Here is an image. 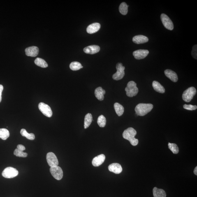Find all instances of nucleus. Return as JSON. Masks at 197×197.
Listing matches in <instances>:
<instances>
[{
	"label": "nucleus",
	"instance_id": "obj_1",
	"mask_svg": "<svg viewBox=\"0 0 197 197\" xmlns=\"http://www.w3.org/2000/svg\"><path fill=\"white\" fill-rule=\"evenodd\" d=\"M136 134V131L133 128H129L125 130L122 135L123 138L129 140L131 145L135 146L138 143V140L135 138Z\"/></svg>",
	"mask_w": 197,
	"mask_h": 197
},
{
	"label": "nucleus",
	"instance_id": "obj_2",
	"mask_svg": "<svg viewBox=\"0 0 197 197\" xmlns=\"http://www.w3.org/2000/svg\"><path fill=\"white\" fill-rule=\"evenodd\" d=\"M153 107L151 104L140 103L135 107V110L137 115L144 116L150 112Z\"/></svg>",
	"mask_w": 197,
	"mask_h": 197
},
{
	"label": "nucleus",
	"instance_id": "obj_3",
	"mask_svg": "<svg viewBox=\"0 0 197 197\" xmlns=\"http://www.w3.org/2000/svg\"><path fill=\"white\" fill-rule=\"evenodd\" d=\"M125 90L126 91L127 95L129 97H133L136 96L138 92L137 84L133 81L128 82Z\"/></svg>",
	"mask_w": 197,
	"mask_h": 197
},
{
	"label": "nucleus",
	"instance_id": "obj_4",
	"mask_svg": "<svg viewBox=\"0 0 197 197\" xmlns=\"http://www.w3.org/2000/svg\"><path fill=\"white\" fill-rule=\"evenodd\" d=\"M196 93V89L194 87H192L188 88L183 93L182 98L184 101L186 102H189L193 99Z\"/></svg>",
	"mask_w": 197,
	"mask_h": 197
},
{
	"label": "nucleus",
	"instance_id": "obj_5",
	"mask_svg": "<svg viewBox=\"0 0 197 197\" xmlns=\"http://www.w3.org/2000/svg\"><path fill=\"white\" fill-rule=\"evenodd\" d=\"M116 67L117 71L112 76V78L116 80L122 79L125 75V67L123 66L122 63H118L116 65Z\"/></svg>",
	"mask_w": 197,
	"mask_h": 197
},
{
	"label": "nucleus",
	"instance_id": "obj_6",
	"mask_svg": "<svg viewBox=\"0 0 197 197\" xmlns=\"http://www.w3.org/2000/svg\"><path fill=\"white\" fill-rule=\"evenodd\" d=\"M18 172L15 168L11 167H7L3 170L2 175L5 178H13L18 175Z\"/></svg>",
	"mask_w": 197,
	"mask_h": 197
},
{
	"label": "nucleus",
	"instance_id": "obj_7",
	"mask_svg": "<svg viewBox=\"0 0 197 197\" xmlns=\"http://www.w3.org/2000/svg\"><path fill=\"white\" fill-rule=\"evenodd\" d=\"M50 171L53 176L56 180H60L62 179L63 173L61 167L58 166L51 167Z\"/></svg>",
	"mask_w": 197,
	"mask_h": 197
},
{
	"label": "nucleus",
	"instance_id": "obj_8",
	"mask_svg": "<svg viewBox=\"0 0 197 197\" xmlns=\"http://www.w3.org/2000/svg\"><path fill=\"white\" fill-rule=\"evenodd\" d=\"M38 108L45 116L49 118L52 117L53 114L51 108L48 105L43 102L40 103L39 104Z\"/></svg>",
	"mask_w": 197,
	"mask_h": 197
},
{
	"label": "nucleus",
	"instance_id": "obj_9",
	"mask_svg": "<svg viewBox=\"0 0 197 197\" xmlns=\"http://www.w3.org/2000/svg\"><path fill=\"white\" fill-rule=\"evenodd\" d=\"M161 19L163 26L166 29L170 31L173 30L174 28L173 23L168 16L165 14H162Z\"/></svg>",
	"mask_w": 197,
	"mask_h": 197
},
{
	"label": "nucleus",
	"instance_id": "obj_10",
	"mask_svg": "<svg viewBox=\"0 0 197 197\" xmlns=\"http://www.w3.org/2000/svg\"><path fill=\"white\" fill-rule=\"evenodd\" d=\"M47 160L49 166L51 167L57 166L59 161L57 157L53 152H49L47 155Z\"/></svg>",
	"mask_w": 197,
	"mask_h": 197
},
{
	"label": "nucleus",
	"instance_id": "obj_11",
	"mask_svg": "<svg viewBox=\"0 0 197 197\" xmlns=\"http://www.w3.org/2000/svg\"><path fill=\"white\" fill-rule=\"evenodd\" d=\"M149 53V51L147 50L140 49L135 51L133 53V55L135 59L140 60L144 59Z\"/></svg>",
	"mask_w": 197,
	"mask_h": 197
},
{
	"label": "nucleus",
	"instance_id": "obj_12",
	"mask_svg": "<svg viewBox=\"0 0 197 197\" xmlns=\"http://www.w3.org/2000/svg\"><path fill=\"white\" fill-rule=\"evenodd\" d=\"M39 48L36 46L27 47L25 50L26 55L31 57H36L39 53Z\"/></svg>",
	"mask_w": 197,
	"mask_h": 197
},
{
	"label": "nucleus",
	"instance_id": "obj_13",
	"mask_svg": "<svg viewBox=\"0 0 197 197\" xmlns=\"http://www.w3.org/2000/svg\"><path fill=\"white\" fill-rule=\"evenodd\" d=\"M83 50L86 53L93 54L99 52L100 47L98 45H92L85 47Z\"/></svg>",
	"mask_w": 197,
	"mask_h": 197
},
{
	"label": "nucleus",
	"instance_id": "obj_14",
	"mask_svg": "<svg viewBox=\"0 0 197 197\" xmlns=\"http://www.w3.org/2000/svg\"><path fill=\"white\" fill-rule=\"evenodd\" d=\"M105 159L104 154H100L94 158L92 161V164L95 167L99 166L104 162Z\"/></svg>",
	"mask_w": 197,
	"mask_h": 197
},
{
	"label": "nucleus",
	"instance_id": "obj_15",
	"mask_svg": "<svg viewBox=\"0 0 197 197\" xmlns=\"http://www.w3.org/2000/svg\"><path fill=\"white\" fill-rule=\"evenodd\" d=\"M108 169L110 171L117 174L121 173L122 171V166L118 163H112L109 165Z\"/></svg>",
	"mask_w": 197,
	"mask_h": 197
},
{
	"label": "nucleus",
	"instance_id": "obj_16",
	"mask_svg": "<svg viewBox=\"0 0 197 197\" xmlns=\"http://www.w3.org/2000/svg\"><path fill=\"white\" fill-rule=\"evenodd\" d=\"M101 28V24L98 23H94L90 24L87 29V31L90 34H94L97 32Z\"/></svg>",
	"mask_w": 197,
	"mask_h": 197
},
{
	"label": "nucleus",
	"instance_id": "obj_17",
	"mask_svg": "<svg viewBox=\"0 0 197 197\" xmlns=\"http://www.w3.org/2000/svg\"><path fill=\"white\" fill-rule=\"evenodd\" d=\"M164 73L165 76L172 82H176L178 81V76L176 73L175 72L172 71L171 70L168 69L165 70Z\"/></svg>",
	"mask_w": 197,
	"mask_h": 197
},
{
	"label": "nucleus",
	"instance_id": "obj_18",
	"mask_svg": "<svg viewBox=\"0 0 197 197\" xmlns=\"http://www.w3.org/2000/svg\"><path fill=\"white\" fill-rule=\"evenodd\" d=\"M148 41V38L143 35H137L134 37L133 38V43L138 44L147 43Z\"/></svg>",
	"mask_w": 197,
	"mask_h": 197
},
{
	"label": "nucleus",
	"instance_id": "obj_19",
	"mask_svg": "<svg viewBox=\"0 0 197 197\" xmlns=\"http://www.w3.org/2000/svg\"><path fill=\"white\" fill-rule=\"evenodd\" d=\"M105 91L101 87H98L95 89V94L96 97L100 101H103L104 98V95Z\"/></svg>",
	"mask_w": 197,
	"mask_h": 197
},
{
	"label": "nucleus",
	"instance_id": "obj_20",
	"mask_svg": "<svg viewBox=\"0 0 197 197\" xmlns=\"http://www.w3.org/2000/svg\"><path fill=\"white\" fill-rule=\"evenodd\" d=\"M152 86L155 91L160 93H164L165 89L163 86H162L159 82L154 81L153 82Z\"/></svg>",
	"mask_w": 197,
	"mask_h": 197
},
{
	"label": "nucleus",
	"instance_id": "obj_21",
	"mask_svg": "<svg viewBox=\"0 0 197 197\" xmlns=\"http://www.w3.org/2000/svg\"><path fill=\"white\" fill-rule=\"evenodd\" d=\"M153 194L154 197H166V193L162 189L154 187L153 189Z\"/></svg>",
	"mask_w": 197,
	"mask_h": 197
},
{
	"label": "nucleus",
	"instance_id": "obj_22",
	"mask_svg": "<svg viewBox=\"0 0 197 197\" xmlns=\"http://www.w3.org/2000/svg\"><path fill=\"white\" fill-rule=\"evenodd\" d=\"M114 108L117 115L119 117L122 116L124 114V108L122 105L118 103H115L114 104Z\"/></svg>",
	"mask_w": 197,
	"mask_h": 197
},
{
	"label": "nucleus",
	"instance_id": "obj_23",
	"mask_svg": "<svg viewBox=\"0 0 197 197\" xmlns=\"http://www.w3.org/2000/svg\"><path fill=\"white\" fill-rule=\"evenodd\" d=\"M92 121V114L90 113H88L85 116L84 119V128L85 129H87L90 125Z\"/></svg>",
	"mask_w": 197,
	"mask_h": 197
},
{
	"label": "nucleus",
	"instance_id": "obj_24",
	"mask_svg": "<svg viewBox=\"0 0 197 197\" xmlns=\"http://www.w3.org/2000/svg\"><path fill=\"white\" fill-rule=\"evenodd\" d=\"M35 64L37 66L45 68L48 66V64L44 59L40 58H37L34 61Z\"/></svg>",
	"mask_w": 197,
	"mask_h": 197
},
{
	"label": "nucleus",
	"instance_id": "obj_25",
	"mask_svg": "<svg viewBox=\"0 0 197 197\" xmlns=\"http://www.w3.org/2000/svg\"><path fill=\"white\" fill-rule=\"evenodd\" d=\"M20 133L22 136L26 137L28 140H34L35 137L34 134L28 133L25 129H23L21 130Z\"/></svg>",
	"mask_w": 197,
	"mask_h": 197
},
{
	"label": "nucleus",
	"instance_id": "obj_26",
	"mask_svg": "<svg viewBox=\"0 0 197 197\" xmlns=\"http://www.w3.org/2000/svg\"><path fill=\"white\" fill-rule=\"evenodd\" d=\"M10 136V133L8 130L3 128L0 129V138L4 140H6Z\"/></svg>",
	"mask_w": 197,
	"mask_h": 197
},
{
	"label": "nucleus",
	"instance_id": "obj_27",
	"mask_svg": "<svg viewBox=\"0 0 197 197\" xmlns=\"http://www.w3.org/2000/svg\"><path fill=\"white\" fill-rule=\"evenodd\" d=\"M128 5L125 2L121 3L119 7V11L123 15H126L128 13Z\"/></svg>",
	"mask_w": 197,
	"mask_h": 197
},
{
	"label": "nucleus",
	"instance_id": "obj_28",
	"mask_svg": "<svg viewBox=\"0 0 197 197\" xmlns=\"http://www.w3.org/2000/svg\"><path fill=\"white\" fill-rule=\"evenodd\" d=\"M82 66V64L80 63L74 61V62H72L70 64V68L73 71H77L81 68Z\"/></svg>",
	"mask_w": 197,
	"mask_h": 197
},
{
	"label": "nucleus",
	"instance_id": "obj_29",
	"mask_svg": "<svg viewBox=\"0 0 197 197\" xmlns=\"http://www.w3.org/2000/svg\"><path fill=\"white\" fill-rule=\"evenodd\" d=\"M98 124L100 127L104 128L105 126L106 123V120L104 116L101 115L98 117Z\"/></svg>",
	"mask_w": 197,
	"mask_h": 197
},
{
	"label": "nucleus",
	"instance_id": "obj_30",
	"mask_svg": "<svg viewBox=\"0 0 197 197\" xmlns=\"http://www.w3.org/2000/svg\"><path fill=\"white\" fill-rule=\"evenodd\" d=\"M168 147L170 150L174 154H177L179 152V149L176 144L173 143H168Z\"/></svg>",
	"mask_w": 197,
	"mask_h": 197
},
{
	"label": "nucleus",
	"instance_id": "obj_31",
	"mask_svg": "<svg viewBox=\"0 0 197 197\" xmlns=\"http://www.w3.org/2000/svg\"><path fill=\"white\" fill-rule=\"evenodd\" d=\"M14 154L15 155L19 157H26L27 156V154L26 153H24L23 151L19 150L18 149H15L14 151Z\"/></svg>",
	"mask_w": 197,
	"mask_h": 197
},
{
	"label": "nucleus",
	"instance_id": "obj_32",
	"mask_svg": "<svg viewBox=\"0 0 197 197\" xmlns=\"http://www.w3.org/2000/svg\"><path fill=\"white\" fill-rule=\"evenodd\" d=\"M183 108L185 109L188 110H196L197 108V106L196 105H183Z\"/></svg>",
	"mask_w": 197,
	"mask_h": 197
},
{
	"label": "nucleus",
	"instance_id": "obj_33",
	"mask_svg": "<svg viewBox=\"0 0 197 197\" xmlns=\"http://www.w3.org/2000/svg\"><path fill=\"white\" fill-rule=\"evenodd\" d=\"M197 46L195 45L193 47L192 50V51L191 54L193 58L195 59H197Z\"/></svg>",
	"mask_w": 197,
	"mask_h": 197
},
{
	"label": "nucleus",
	"instance_id": "obj_34",
	"mask_svg": "<svg viewBox=\"0 0 197 197\" xmlns=\"http://www.w3.org/2000/svg\"><path fill=\"white\" fill-rule=\"evenodd\" d=\"M17 149H19V150L22 151H24L26 149L25 147L22 145H18L17 146Z\"/></svg>",
	"mask_w": 197,
	"mask_h": 197
},
{
	"label": "nucleus",
	"instance_id": "obj_35",
	"mask_svg": "<svg viewBox=\"0 0 197 197\" xmlns=\"http://www.w3.org/2000/svg\"><path fill=\"white\" fill-rule=\"evenodd\" d=\"M3 89V87L2 85L0 84V95H2V91Z\"/></svg>",
	"mask_w": 197,
	"mask_h": 197
},
{
	"label": "nucleus",
	"instance_id": "obj_36",
	"mask_svg": "<svg viewBox=\"0 0 197 197\" xmlns=\"http://www.w3.org/2000/svg\"><path fill=\"white\" fill-rule=\"evenodd\" d=\"M194 173L195 175H197V167L196 166V168H195L194 170Z\"/></svg>",
	"mask_w": 197,
	"mask_h": 197
},
{
	"label": "nucleus",
	"instance_id": "obj_37",
	"mask_svg": "<svg viewBox=\"0 0 197 197\" xmlns=\"http://www.w3.org/2000/svg\"><path fill=\"white\" fill-rule=\"evenodd\" d=\"M1 101H2V95H0V103H1Z\"/></svg>",
	"mask_w": 197,
	"mask_h": 197
},
{
	"label": "nucleus",
	"instance_id": "obj_38",
	"mask_svg": "<svg viewBox=\"0 0 197 197\" xmlns=\"http://www.w3.org/2000/svg\"><path fill=\"white\" fill-rule=\"evenodd\" d=\"M83 66H82V67H81V68H83Z\"/></svg>",
	"mask_w": 197,
	"mask_h": 197
}]
</instances>
